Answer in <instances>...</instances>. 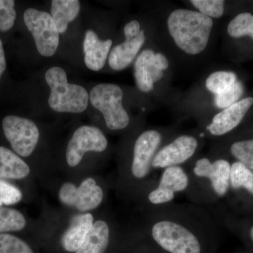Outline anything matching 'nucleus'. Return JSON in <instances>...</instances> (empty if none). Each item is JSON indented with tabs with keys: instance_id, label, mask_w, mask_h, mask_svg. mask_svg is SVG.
Returning <instances> with one entry per match:
<instances>
[{
	"instance_id": "393cba45",
	"label": "nucleus",
	"mask_w": 253,
	"mask_h": 253,
	"mask_svg": "<svg viewBox=\"0 0 253 253\" xmlns=\"http://www.w3.org/2000/svg\"><path fill=\"white\" fill-rule=\"evenodd\" d=\"M231 156L253 170V139H244L232 143L229 148Z\"/></svg>"
},
{
	"instance_id": "cd10ccee",
	"label": "nucleus",
	"mask_w": 253,
	"mask_h": 253,
	"mask_svg": "<svg viewBox=\"0 0 253 253\" xmlns=\"http://www.w3.org/2000/svg\"><path fill=\"white\" fill-rule=\"evenodd\" d=\"M244 93V86L240 81H237L231 87L224 92L214 96V105L217 108L224 109L239 101Z\"/></svg>"
},
{
	"instance_id": "aec40b11",
	"label": "nucleus",
	"mask_w": 253,
	"mask_h": 253,
	"mask_svg": "<svg viewBox=\"0 0 253 253\" xmlns=\"http://www.w3.org/2000/svg\"><path fill=\"white\" fill-rule=\"evenodd\" d=\"M81 11V1L78 0H53L51 16L56 23L59 33L67 31L68 24L74 21Z\"/></svg>"
},
{
	"instance_id": "ddd939ff",
	"label": "nucleus",
	"mask_w": 253,
	"mask_h": 253,
	"mask_svg": "<svg viewBox=\"0 0 253 253\" xmlns=\"http://www.w3.org/2000/svg\"><path fill=\"white\" fill-rule=\"evenodd\" d=\"M253 104V98L248 97L223 109L212 118L206 131L214 138L226 135L239 126Z\"/></svg>"
},
{
	"instance_id": "dca6fc26",
	"label": "nucleus",
	"mask_w": 253,
	"mask_h": 253,
	"mask_svg": "<svg viewBox=\"0 0 253 253\" xmlns=\"http://www.w3.org/2000/svg\"><path fill=\"white\" fill-rule=\"evenodd\" d=\"M112 44L111 40L101 41L94 31L88 30L83 42L84 60L86 67L91 71H101L106 64Z\"/></svg>"
},
{
	"instance_id": "c756f323",
	"label": "nucleus",
	"mask_w": 253,
	"mask_h": 253,
	"mask_svg": "<svg viewBox=\"0 0 253 253\" xmlns=\"http://www.w3.org/2000/svg\"><path fill=\"white\" fill-rule=\"evenodd\" d=\"M22 198V193L17 187L6 181L0 180V206L17 204Z\"/></svg>"
},
{
	"instance_id": "6ab92c4d",
	"label": "nucleus",
	"mask_w": 253,
	"mask_h": 253,
	"mask_svg": "<svg viewBox=\"0 0 253 253\" xmlns=\"http://www.w3.org/2000/svg\"><path fill=\"white\" fill-rule=\"evenodd\" d=\"M27 163L11 150L0 146V178L21 179L29 175Z\"/></svg>"
},
{
	"instance_id": "b1692460",
	"label": "nucleus",
	"mask_w": 253,
	"mask_h": 253,
	"mask_svg": "<svg viewBox=\"0 0 253 253\" xmlns=\"http://www.w3.org/2000/svg\"><path fill=\"white\" fill-rule=\"evenodd\" d=\"M227 32L232 38L249 36L253 39V15L250 13L237 15L229 23Z\"/></svg>"
},
{
	"instance_id": "c85d7f7f",
	"label": "nucleus",
	"mask_w": 253,
	"mask_h": 253,
	"mask_svg": "<svg viewBox=\"0 0 253 253\" xmlns=\"http://www.w3.org/2000/svg\"><path fill=\"white\" fill-rule=\"evenodd\" d=\"M14 0H0V31H9L16 18Z\"/></svg>"
},
{
	"instance_id": "2f4dec72",
	"label": "nucleus",
	"mask_w": 253,
	"mask_h": 253,
	"mask_svg": "<svg viewBox=\"0 0 253 253\" xmlns=\"http://www.w3.org/2000/svg\"><path fill=\"white\" fill-rule=\"evenodd\" d=\"M248 234H249L250 239H251V241L253 243V224L249 227Z\"/></svg>"
},
{
	"instance_id": "9d476101",
	"label": "nucleus",
	"mask_w": 253,
	"mask_h": 253,
	"mask_svg": "<svg viewBox=\"0 0 253 253\" xmlns=\"http://www.w3.org/2000/svg\"><path fill=\"white\" fill-rule=\"evenodd\" d=\"M4 134L18 156L28 157L36 149L40 131L36 123L27 118L7 116L3 119Z\"/></svg>"
},
{
	"instance_id": "f257e3e1",
	"label": "nucleus",
	"mask_w": 253,
	"mask_h": 253,
	"mask_svg": "<svg viewBox=\"0 0 253 253\" xmlns=\"http://www.w3.org/2000/svg\"><path fill=\"white\" fill-rule=\"evenodd\" d=\"M219 221L204 206L192 203L150 208L147 230L150 239L167 253H205L215 243Z\"/></svg>"
},
{
	"instance_id": "20e7f679",
	"label": "nucleus",
	"mask_w": 253,
	"mask_h": 253,
	"mask_svg": "<svg viewBox=\"0 0 253 253\" xmlns=\"http://www.w3.org/2000/svg\"><path fill=\"white\" fill-rule=\"evenodd\" d=\"M167 138L165 131L150 129L140 133L134 141L127 173L134 182L144 186V194L158 180L152 168L153 160Z\"/></svg>"
},
{
	"instance_id": "f03ea898",
	"label": "nucleus",
	"mask_w": 253,
	"mask_h": 253,
	"mask_svg": "<svg viewBox=\"0 0 253 253\" xmlns=\"http://www.w3.org/2000/svg\"><path fill=\"white\" fill-rule=\"evenodd\" d=\"M231 164L220 156H197L184 166L189 177L185 194L190 203L206 208L216 206L227 196Z\"/></svg>"
},
{
	"instance_id": "7ed1b4c3",
	"label": "nucleus",
	"mask_w": 253,
	"mask_h": 253,
	"mask_svg": "<svg viewBox=\"0 0 253 253\" xmlns=\"http://www.w3.org/2000/svg\"><path fill=\"white\" fill-rule=\"evenodd\" d=\"M214 21L198 11L177 9L167 20L168 32L176 46L189 55H197L207 47Z\"/></svg>"
},
{
	"instance_id": "4468645a",
	"label": "nucleus",
	"mask_w": 253,
	"mask_h": 253,
	"mask_svg": "<svg viewBox=\"0 0 253 253\" xmlns=\"http://www.w3.org/2000/svg\"><path fill=\"white\" fill-rule=\"evenodd\" d=\"M154 50H143L135 60L134 75L136 84L139 90L150 92L154 88L155 83L163 77V71L158 68L155 60Z\"/></svg>"
},
{
	"instance_id": "f8f14e48",
	"label": "nucleus",
	"mask_w": 253,
	"mask_h": 253,
	"mask_svg": "<svg viewBox=\"0 0 253 253\" xmlns=\"http://www.w3.org/2000/svg\"><path fill=\"white\" fill-rule=\"evenodd\" d=\"M104 196L101 186L91 177L84 179L78 187L73 183H64L59 192L61 204L75 208L81 212L92 211L99 207Z\"/></svg>"
},
{
	"instance_id": "f3484780",
	"label": "nucleus",
	"mask_w": 253,
	"mask_h": 253,
	"mask_svg": "<svg viewBox=\"0 0 253 253\" xmlns=\"http://www.w3.org/2000/svg\"><path fill=\"white\" fill-rule=\"evenodd\" d=\"M93 224L94 217L91 213L74 216L70 221L67 230L61 237V244L63 249L68 253H76L84 243Z\"/></svg>"
},
{
	"instance_id": "5701e85b",
	"label": "nucleus",
	"mask_w": 253,
	"mask_h": 253,
	"mask_svg": "<svg viewBox=\"0 0 253 253\" xmlns=\"http://www.w3.org/2000/svg\"><path fill=\"white\" fill-rule=\"evenodd\" d=\"M26 225V218L17 210L0 206V234L18 231Z\"/></svg>"
},
{
	"instance_id": "4be33fe9",
	"label": "nucleus",
	"mask_w": 253,
	"mask_h": 253,
	"mask_svg": "<svg viewBox=\"0 0 253 253\" xmlns=\"http://www.w3.org/2000/svg\"><path fill=\"white\" fill-rule=\"evenodd\" d=\"M237 77L231 71H219L213 72L207 78L206 88L214 96L227 90L237 82Z\"/></svg>"
},
{
	"instance_id": "0eeeda50",
	"label": "nucleus",
	"mask_w": 253,
	"mask_h": 253,
	"mask_svg": "<svg viewBox=\"0 0 253 253\" xmlns=\"http://www.w3.org/2000/svg\"><path fill=\"white\" fill-rule=\"evenodd\" d=\"M189 184V174L185 168H165L155 186L144 195L145 203L149 209L172 204L178 195L185 194Z\"/></svg>"
},
{
	"instance_id": "39448f33",
	"label": "nucleus",
	"mask_w": 253,
	"mask_h": 253,
	"mask_svg": "<svg viewBox=\"0 0 253 253\" xmlns=\"http://www.w3.org/2000/svg\"><path fill=\"white\" fill-rule=\"evenodd\" d=\"M45 81L50 88L49 107L58 113H81L85 111L89 96L85 88L68 83L63 68L54 66L46 71Z\"/></svg>"
},
{
	"instance_id": "2eb2a0df",
	"label": "nucleus",
	"mask_w": 253,
	"mask_h": 253,
	"mask_svg": "<svg viewBox=\"0 0 253 253\" xmlns=\"http://www.w3.org/2000/svg\"><path fill=\"white\" fill-rule=\"evenodd\" d=\"M125 36L126 41L115 46L109 54V66L114 71H122L127 68L135 59L146 41L144 30H141L136 36L125 34Z\"/></svg>"
},
{
	"instance_id": "9b49d317",
	"label": "nucleus",
	"mask_w": 253,
	"mask_h": 253,
	"mask_svg": "<svg viewBox=\"0 0 253 253\" xmlns=\"http://www.w3.org/2000/svg\"><path fill=\"white\" fill-rule=\"evenodd\" d=\"M108 147L104 133L96 126H83L73 133L66 148V158L68 166L76 167L87 152L101 153Z\"/></svg>"
},
{
	"instance_id": "a878e982",
	"label": "nucleus",
	"mask_w": 253,
	"mask_h": 253,
	"mask_svg": "<svg viewBox=\"0 0 253 253\" xmlns=\"http://www.w3.org/2000/svg\"><path fill=\"white\" fill-rule=\"evenodd\" d=\"M0 253H34L25 241L16 236L0 234Z\"/></svg>"
},
{
	"instance_id": "7c9ffc66",
	"label": "nucleus",
	"mask_w": 253,
	"mask_h": 253,
	"mask_svg": "<svg viewBox=\"0 0 253 253\" xmlns=\"http://www.w3.org/2000/svg\"><path fill=\"white\" fill-rule=\"evenodd\" d=\"M6 68V59H5V54L4 47H3L2 42L0 39V78L4 73Z\"/></svg>"
},
{
	"instance_id": "bb28decb",
	"label": "nucleus",
	"mask_w": 253,
	"mask_h": 253,
	"mask_svg": "<svg viewBox=\"0 0 253 253\" xmlns=\"http://www.w3.org/2000/svg\"><path fill=\"white\" fill-rule=\"evenodd\" d=\"M191 4L199 12L208 17L219 18L224 12V1L222 0H192Z\"/></svg>"
},
{
	"instance_id": "412c9836",
	"label": "nucleus",
	"mask_w": 253,
	"mask_h": 253,
	"mask_svg": "<svg viewBox=\"0 0 253 253\" xmlns=\"http://www.w3.org/2000/svg\"><path fill=\"white\" fill-rule=\"evenodd\" d=\"M229 191L246 193L253 198V170L238 161L233 163L231 166Z\"/></svg>"
},
{
	"instance_id": "6e6552de",
	"label": "nucleus",
	"mask_w": 253,
	"mask_h": 253,
	"mask_svg": "<svg viewBox=\"0 0 253 253\" xmlns=\"http://www.w3.org/2000/svg\"><path fill=\"white\" fill-rule=\"evenodd\" d=\"M201 137L192 134H182L167 141L160 148L153 160L155 171L186 165L197 157L201 146Z\"/></svg>"
},
{
	"instance_id": "1a4fd4ad",
	"label": "nucleus",
	"mask_w": 253,
	"mask_h": 253,
	"mask_svg": "<svg viewBox=\"0 0 253 253\" xmlns=\"http://www.w3.org/2000/svg\"><path fill=\"white\" fill-rule=\"evenodd\" d=\"M25 24L34 38L38 52L44 57L54 56L59 44V32L51 14L29 8L23 14Z\"/></svg>"
},
{
	"instance_id": "a211bd4d",
	"label": "nucleus",
	"mask_w": 253,
	"mask_h": 253,
	"mask_svg": "<svg viewBox=\"0 0 253 253\" xmlns=\"http://www.w3.org/2000/svg\"><path fill=\"white\" fill-rule=\"evenodd\" d=\"M111 229L109 223L97 220L93 224L84 243L75 253H105L111 240Z\"/></svg>"
},
{
	"instance_id": "423d86ee",
	"label": "nucleus",
	"mask_w": 253,
	"mask_h": 253,
	"mask_svg": "<svg viewBox=\"0 0 253 253\" xmlns=\"http://www.w3.org/2000/svg\"><path fill=\"white\" fill-rule=\"evenodd\" d=\"M123 99L122 89L112 83L97 84L89 94L91 104L102 113L106 126L111 130H123L130 123L129 114L123 107Z\"/></svg>"
}]
</instances>
